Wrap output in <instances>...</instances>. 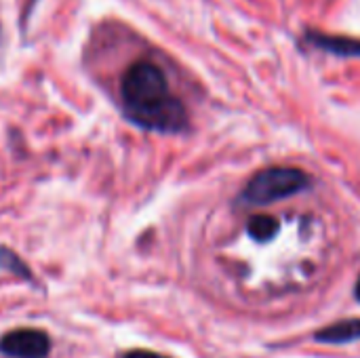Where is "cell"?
<instances>
[{
	"label": "cell",
	"instance_id": "obj_1",
	"mask_svg": "<svg viewBox=\"0 0 360 358\" xmlns=\"http://www.w3.org/2000/svg\"><path fill=\"white\" fill-rule=\"evenodd\" d=\"M127 116L143 129L177 133L188 127L184 103L171 93L165 72L152 61L133 63L120 82Z\"/></svg>",
	"mask_w": 360,
	"mask_h": 358
},
{
	"label": "cell",
	"instance_id": "obj_2",
	"mask_svg": "<svg viewBox=\"0 0 360 358\" xmlns=\"http://www.w3.org/2000/svg\"><path fill=\"white\" fill-rule=\"evenodd\" d=\"M310 184V177L302 169L291 167H272L255 173L245 186L240 200L251 207L270 205L283 198H289L302 192Z\"/></svg>",
	"mask_w": 360,
	"mask_h": 358
},
{
	"label": "cell",
	"instance_id": "obj_3",
	"mask_svg": "<svg viewBox=\"0 0 360 358\" xmlns=\"http://www.w3.org/2000/svg\"><path fill=\"white\" fill-rule=\"evenodd\" d=\"M0 350L13 358H44L51 350V342L38 329H17L2 338Z\"/></svg>",
	"mask_w": 360,
	"mask_h": 358
},
{
	"label": "cell",
	"instance_id": "obj_4",
	"mask_svg": "<svg viewBox=\"0 0 360 358\" xmlns=\"http://www.w3.org/2000/svg\"><path fill=\"white\" fill-rule=\"evenodd\" d=\"M314 340L321 344L356 342V340H360V319H350V321H342V323H335L331 327H325V329L316 331Z\"/></svg>",
	"mask_w": 360,
	"mask_h": 358
},
{
	"label": "cell",
	"instance_id": "obj_5",
	"mask_svg": "<svg viewBox=\"0 0 360 358\" xmlns=\"http://www.w3.org/2000/svg\"><path fill=\"white\" fill-rule=\"evenodd\" d=\"M308 40L325 51H331L335 55H344V57H352L360 55V40H350V38H335V36H327V34H319V32H310Z\"/></svg>",
	"mask_w": 360,
	"mask_h": 358
},
{
	"label": "cell",
	"instance_id": "obj_6",
	"mask_svg": "<svg viewBox=\"0 0 360 358\" xmlns=\"http://www.w3.org/2000/svg\"><path fill=\"white\" fill-rule=\"evenodd\" d=\"M281 224L272 215H253L247 224V234L257 243H270L278 232Z\"/></svg>",
	"mask_w": 360,
	"mask_h": 358
},
{
	"label": "cell",
	"instance_id": "obj_7",
	"mask_svg": "<svg viewBox=\"0 0 360 358\" xmlns=\"http://www.w3.org/2000/svg\"><path fill=\"white\" fill-rule=\"evenodd\" d=\"M122 358H165L162 354H156V352H150V350H133L129 354H124Z\"/></svg>",
	"mask_w": 360,
	"mask_h": 358
},
{
	"label": "cell",
	"instance_id": "obj_8",
	"mask_svg": "<svg viewBox=\"0 0 360 358\" xmlns=\"http://www.w3.org/2000/svg\"><path fill=\"white\" fill-rule=\"evenodd\" d=\"M356 300L360 302V276H359V281H356Z\"/></svg>",
	"mask_w": 360,
	"mask_h": 358
}]
</instances>
